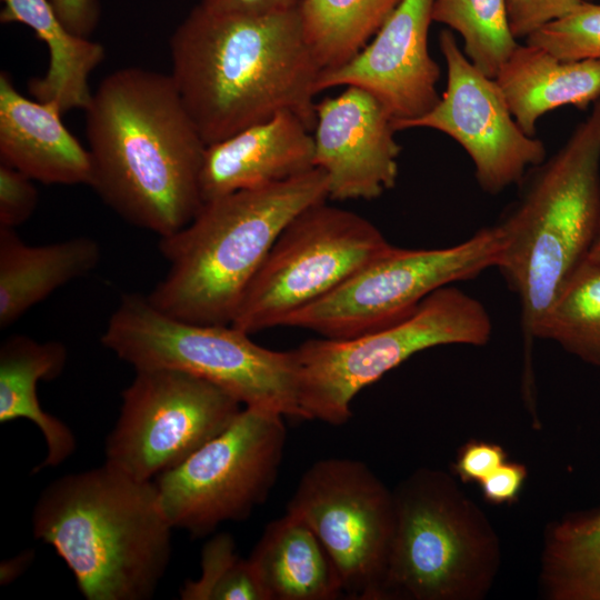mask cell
<instances>
[{
  "instance_id": "obj_27",
  "label": "cell",
  "mask_w": 600,
  "mask_h": 600,
  "mask_svg": "<svg viewBox=\"0 0 600 600\" xmlns=\"http://www.w3.org/2000/svg\"><path fill=\"white\" fill-rule=\"evenodd\" d=\"M432 21L458 32L466 57L492 79L519 46L510 28L507 0H434Z\"/></svg>"
},
{
  "instance_id": "obj_37",
  "label": "cell",
  "mask_w": 600,
  "mask_h": 600,
  "mask_svg": "<svg viewBox=\"0 0 600 600\" xmlns=\"http://www.w3.org/2000/svg\"><path fill=\"white\" fill-rule=\"evenodd\" d=\"M586 1H590V0H586Z\"/></svg>"
},
{
  "instance_id": "obj_16",
  "label": "cell",
  "mask_w": 600,
  "mask_h": 600,
  "mask_svg": "<svg viewBox=\"0 0 600 600\" xmlns=\"http://www.w3.org/2000/svg\"><path fill=\"white\" fill-rule=\"evenodd\" d=\"M314 167L332 200H373L396 186L401 146L393 118L369 91L348 86L316 102Z\"/></svg>"
},
{
  "instance_id": "obj_2",
  "label": "cell",
  "mask_w": 600,
  "mask_h": 600,
  "mask_svg": "<svg viewBox=\"0 0 600 600\" xmlns=\"http://www.w3.org/2000/svg\"><path fill=\"white\" fill-rule=\"evenodd\" d=\"M169 73L207 146L281 111L312 131L321 71L298 8L264 16L218 13L196 6L173 31Z\"/></svg>"
},
{
  "instance_id": "obj_30",
  "label": "cell",
  "mask_w": 600,
  "mask_h": 600,
  "mask_svg": "<svg viewBox=\"0 0 600 600\" xmlns=\"http://www.w3.org/2000/svg\"><path fill=\"white\" fill-rule=\"evenodd\" d=\"M34 181L22 172L0 163V227L24 223L38 204Z\"/></svg>"
},
{
  "instance_id": "obj_13",
  "label": "cell",
  "mask_w": 600,
  "mask_h": 600,
  "mask_svg": "<svg viewBox=\"0 0 600 600\" xmlns=\"http://www.w3.org/2000/svg\"><path fill=\"white\" fill-rule=\"evenodd\" d=\"M287 512L322 542L339 571L344 596L382 600L394 523L393 492L364 462L316 461L302 474Z\"/></svg>"
},
{
  "instance_id": "obj_19",
  "label": "cell",
  "mask_w": 600,
  "mask_h": 600,
  "mask_svg": "<svg viewBox=\"0 0 600 600\" xmlns=\"http://www.w3.org/2000/svg\"><path fill=\"white\" fill-rule=\"evenodd\" d=\"M510 111L528 136L557 108L588 110L600 99V60H560L543 48L520 44L494 78Z\"/></svg>"
},
{
  "instance_id": "obj_32",
  "label": "cell",
  "mask_w": 600,
  "mask_h": 600,
  "mask_svg": "<svg viewBox=\"0 0 600 600\" xmlns=\"http://www.w3.org/2000/svg\"><path fill=\"white\" fill-rule=\"evenodd\" d=\"M507 458V451L498 443L469 440L460 447L452 470L463 483H480Z\"/></svg>"
},
{
  "instance_id": "obj_20",
  "label": "cell",
  "mask_w": 600,
  "mask_h": 600,
  "mask_svg": "<svg viewBox=\"0 0 600 600\" xmlns=\"http://www.w3.org/2000/svg\"><path fill=\"white\" fill-rule=\"evenodd\" d=\"M98 242L89 237L32 246L13 228L0 227V329H7L60 287L99 263Z\"/></svg>"
},
{
  "instance_id": "obj_9",
  "label": "cell",
  "mask_w": 600,
  "mask_h": 600,
  "mask_svg": "<svg viewBox=\"0 0 600 600\" xmlns=\"http://www.w3.org/2000/svg\"><path fill=\"white\" fill-rule=\"evenodd\" d=\"M326 201L304 209L281 231L232 326L249 334L283 327L290 316L329 294L391 246L371 221Z\"/></svg>"
},
{
  "instance_id": "obj_35",
  "label": "cell",
  "mask_w": 600,
  "mask_h": 600,
  "mask_svg": "<svg viewBox=\"0 0 600 600\" xmlns=\"http://www.w3.org/2000/svg\"><path fill=\"white\" fill-rule=\"evenodd\" d=\"M301 0H201L204 9L218 13L264 16L298 8Z\"/></svg>"
},
{
  "instance_id": "obj_34",
  "label": "cell",
  "mask_w": 600,
  "mask_h": 600,
  "mask_svg": "<svg viewBox=\"0 0 600 600\" xmlns=\"http://www.w3.org/2000/svg\"><path fill=\"white\" fill-rule=\"evenodd\" d=\"M59 20L74 34L88 38L96 29L100 8L98 0H49Z\"/></svg>"
},
{
  "instance_id": "obj_14",
  "label": "cell",
  "mask_w": 600,
  "mask_h": 600,
  "mask_svg": "<svg viewBox=\"0 0 600 600\" xmlns=\"http://www.w3.org/2000/svg\"><path fill=\"white\" fill-rule=\"evenodd\" d=\"M439 46L447 66L446 90L430 111L394 129L429 128L449 136L470 157L479 187L499 194L546 159L544 143L522 131L496 79L472 64L450 29L441 31Z\"/></svg>"
},
{
  "instance_id": "obj_8",
  "label": "cell",
  "mask_w": 600,
  "mask_h": 600,
  "mask_svg": "<svg viewBox=\"0 0 600 600\" xmlns=\"http://www.w3.org/2000/svg\"><path fill=\"white\" fill-rule=\"evenodd\" d=\"M492 321L476 298L450 284L408 316L348 339H310L293 349L302 419L341 426L354 397L416 353L448 344L486 346Z\"/></svg>"
},
{
  "instance_id": "obj_21",
  "label": "cell",
  "mask_w": 600,
  "mask_h": 600,
  "mask_svg": "<svg viewBox=\"0 0 600 600\" xmlns=\"http://www.w3.org/2000/svg\"><path fill=\"white\" fill-rule=\"evenodd\" d=\"M249 561L267 600H333L339 571L316 533L291 513L267 524Z\"/></svg>"
},
{
  "instance_id": "obj_29",
  "label": "cell",
  "mask_w": 600,
  "mask_h": 600,
  "mask_svg": "<svg viewBox=\"0 0 600 600\" xmlns=\"http://www.w3.org/2000/svg\"><path fill=\"white\" fill-rule=\"evenodd\" d=\"M526 43L543 48L560 60H600V4L584 0L572 12L530 34Z\"/></svg>"
},
{
  "instance_id": "obj_4",
  "label": "cell",
  "mask_w": 600,
  "mask_h": 600,
  "mask_svg": "<svg viewBox=\"0 0 600 600\" xmlns=\"http://www.w3.org/2000/svg\"><path fill=\"white\" fill-rule=\"evenodd\" d=\"M327 199V176L314 167L286 181L203 202L186 227L160 238L169 269L148 300L182 321L231 324L281 231L304 209Z\"/></svg>"
},
{
  "instance_id": "obj_6",
  "label": "cell",
  "mask_w": 600,
  "mask_h": 600,
  "mask_svg": "<svg viewBox=\"0 0 600 600\" xmlns=\"http://www.w3.org/2000/svg\"><path fill=\"white\" fill-rule=\"evenodd\" d=\"M382 600H480L501 560L486 513L446 471L420 468L392 490Z\"/></svg>"
},
{
  "instance_id": "obj_31",
  "label": "cell",
  "mask_w": 600,
  "mask_h": 600,
  "mask_svg": "<svg viewBox=\"0 0 600 600\" xmlns=\"http://www.w3.org/2000/svg\"><path fill=\"white\" fill-rule=\"evenodd\" d=\"M584 0H507L511 31L517 39L530 34L578 8Z\"/></svg>"
},
{
  "instance_id": "obj_3",
  "label": "cell",
  "mask_w": 600,
  "mask_h": 600,
  "mask_svg": "<svg viewBox=\"0 0 600 600\" xmlns=\"http://www.w3.org/2000/svg\"><path fill=\"white\" fill-rule=\"evenodd\" d=\"M31 521L34 538L54 549L88 600L149 599L170 561L173 528L154 481L107 462L52 481Z\"/></svg>"
},
{
  "instance_id": "obj_24",
  "label": "cell",
  "mask_w": 600,
  "mask_h": 600,
  "mask_svg": "<svg viewBox=\"0 0 600 600\" xmlns=\"http://www.w3.org/2000/svg\"><path fill=\"white\" fill-rule=\"evenodd\" d=\"M540 581L550 600H600V508L549 526Z\"/></svg>"
},
{
  "instance_id": "obj_7",
  "label": "cell",
  "mask_w": 600,
  "mask_h": 600,
  "mask_svg": "<svg viewBox=\"0 0 600 600\" xmlns=\"http://www.w3.org/2000/svg\"><path fill=\"white\" fill-rule=\"evenodd\" d=\"M101 343L136 370L184 371L220 387L244 407L302 419L294 351L261 347L232 324L182 321L132 292L121 297Z\"/></svg>"
},
{
  "instance_id": "obj_22",
  "label": "cell",
  "mask_w": 600,
  "mask_h": 600,
  "mask_svg": "<svg viewBox=\"0 0 600 600\" xmlns=\"http://www.w3.org/2000/svg\"><path fill=\"white\" fill-rule=\"evenodd\" d=\"M67 358V348L61 342H38L22 334L9 337L0 348V422L27 419L37 426L46 441V458L33 472L61 464L76 450L70 428L43 411L37 396V383L56 379L63 371Z\"/></svg>"
},
{
  "instance_id": "obj_12",
  "label": "cell",
  "mask_w": 600,
  "mask_h": 600,
  "mask_svg": "<svg viewBox=\"0 0 600 600\" xmlns=\"http://www.w3.org/2000/svg\"><path fill=\"white\" fill-rule=\"evenodd\" d=\"M121 399L106 462L141 481L179 466L242 410L220 387L169 368L137 369Z\"/></svg>"
},
{
  "instance_id": "obj_10",
  "label": "cell",
  "mask_w": 600,
  "mask_h": 600,
  "mask_svg": "<svg viewBox=\"0 0 600 600\" xmlns=\"http://www.w3.org/2000/svg\"><path fill=\"white\" fill-rule=\"evenodd\" d=\"M502 251L498 224L444 248L391 244L329 294L290 316L283 327L328 339L374 331L408 316L436 290L497 268Z\"/></svg>"
},
{
  "instance_id": "obj_5",
  "label": "cell",
  "mask_w": 600,
  "mask_h": 600,
  "mask_svg": "<svg viewBox=\"0 0 600 600\" xmlns=\"http://www.w3.org/2000/svg\"><path fill=\"white\" fill-rule=\"evenodd\" d=\"M520 193L497 223L498 264L518 297L526 338L586 260L600 223V99L550 158L531 168Z\"/></svg>"
},
{
  "instance_id": "obj_23",
  "label": "cell",
  "mask_w": 600,
  "mask_h": 600,
  "mask_svg": "<svg viewBox=\"0 0 600 600\" xmlns=\"http://www.w3.org/2000/svg\"><path fill=\"white\" fill-rule=\"evenodd\" d=\"M1 1L0 21L29 27L49 50L47 72L30 80L29 93L38 101L54 103L62 113L84 110L92 97L89 77L104 59L103 46L68 30L49 0Z\"/></svg>"
},
{
  "instance_id": "obj_1",
  "label": "cell",
  "mask_w": 600,
  "mask_h": 600,
  "mask_svg": "<svg viewBox=\"0 0 600 600\" xmlns=\"http://www.w3.org/2000/svg\"><path fill=\"white\" fill-rule=\"evenodd\" d=\"M84 111L89 186L127 222L168 237L203 204L207 144L170 74L127 67L108 74Z\"/></svg>"
},
{
  "instance_id": "obj_28",
  "label": "cell",
  "mask_w": 600,
  "mask_h": 600,
  "mask_svg": "<svg viewBox=\"0 0 600 600\" xmlns=\"http://www.w3.org/2000/svg\"><path fill=\"white\" fill-rule=\"evenodd\" d=\"M183 600H267L248 559L236 551L228 533L212 537L202 548L201 573L180 590Z\"/></svg>"
},
{
  "instance_id": "obj_26",
  "label": "cell",
  "mask_w": 600,
  "mask_h": 600,
  "mask_svg": "<svg viewBox=\"0 0 600 600\" xmlns=\"http://www.w3.org/2000/svg\"><path fill=\"white\" fill-rule=\"evenodd\" d=\"M537 339L600 368V264L586 259L547 312Z\"/></svg>"
},
{
  "instance_id": "obj_33",
  "label": "cell",
  "mask_w": 600,
  "mask_h": 600,
  "mask_svg": "<svg viewBox=\"0 0 600 600\" xmlns=\"http://www.w3.org/2000/svg\"><path fill=\"white\" fill-rule=\"evenodd\" d=\"M527 477L528 470L523 463L503 462L480 482L483 499L492 504L513 503Z\"/></svg>"
},
{
  "instance_id": "obj_15",
  "label": "cell",
  "mask_w": 600,
  "mask_h": 600,
  "mask_svg": "<svg viewBox=\"0 0 600 600\" xmlns=\"http://www.w3.org/2000/svg\"><path fill=\"white\" fill-rule=\"evenodd\" d=\"M433 2L402 0L354 58L320 71L317 93L339 86L362 88L387 108L393 127L430 111L440 100V68L428 47Z\"/></svg>"
},
{
  "instance_id": "obj_17",
  "label": "cell",
  "mask_w": 600,
  "mask_h": 600,
  "mask_svg": "<svg viewBox=\"0 0 600 600\" xmlns=\"http://www.w3.org/2000/svg\"><path fill=\"white\" fill-rule=\"evenodd\" d=\"M293 112L281 111L207 146L200 174L203 202L286 181L314 168L313 136Z\"/></svg>"
},
{
  "instance_id": "obj_18",
  "label": "cell",
  "mask_w": 600,
  "mask_h": 600,
  "mask_svg": "<svg viewBox=\"0 0 600 600\" xmlns=\"http://www.w3.org/2000/svg\"><path fill=\"white\" fill-rule=\"evenodd\" d=\"M51 102L22 96L8 72L0 74V163L44 184H88V149L68 130Z\"/></svg>"
},
{
  "instance_id": "obj_25",
  "label": "cell",
  "mask_w": 600,
  "mask_h": 600,
  "mask_svg": "<svg viewBox=\"0 0 600 600\" xmlns=\"http://www.w3.org/2000/svg\"><path fill=\"white\" fill-rule=\"evenodd\" d=\"M402 0H301L298 13L311 53L322 70L354 58Z\"/></svg>"
},
{
  "instance_id": "obj_11",
  "label": "cell",
  "mask_w": 600,
  "mask_h": 600,
  "mask_svg": "<svg viewBox=\"0 0 600 600\" xmlns=\"http://www.w3.org/2000/svg\"><path fill=\"white\" fill-rule=\"evenodd\" d=\"M286 438L283 416L244 407L222 432L154 480L171 527L204 537L224 521L247 519L277 480Z\"/></svg>"
},
{
  "instance_id": "obj_36",
  "label": "cell",
  "mask_w": 600,
  "mask_h": 600,
  "mask_svg": "<svg viewBox=\"0 0 600 600\" xmlns=\"http://www.w3.org/2000/svg\"><path fill=\"white\" fill-rule=\"evenodd\" d=\"M586 259L600 264V223H599V228L596 233L594 240L591 244V248Z\"/></svg>"
}]
</instances>
